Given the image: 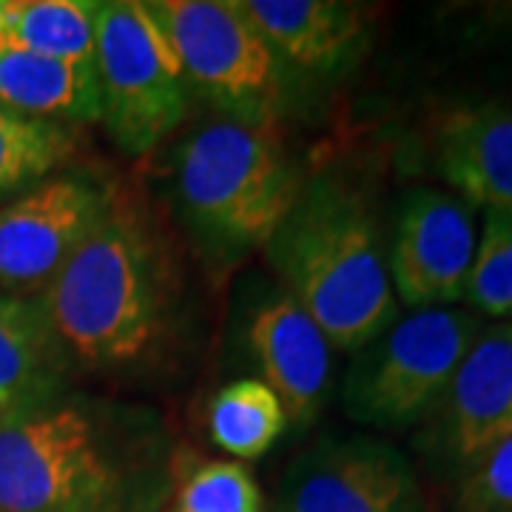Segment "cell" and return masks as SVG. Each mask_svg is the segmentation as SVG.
<instances>
[{"instance_id":"52a82bcc","label":"cell","mask_w":512,"mask_h":512,"mask_svg":"<svg viewBox=\"0 0 512 512\" xmlns=\"http://www.w3.org/2000/svg\"><path fill=\"white\" fill-rule=\"evenodd\" d=\"M185 83L228 120L271 126L282 106L285 66L239 0H151Z\"/></svg>"},{"instance_id":"30bf717a","label":"cell","mask_w":512,"mask_h":512,"mask_svg":"<svg viewBox=\"0 0 512 512\" xmlns=\"http://www.w3.org/2000/svg\"><path fill=\"white\" fill-rule=\"evenodd\" d=\"M476 242V205L441 188L407 191L387 248L396 299L413 311L464 302Z\"/></svg>"},{"instance_id":"2e32d148","label":"cell","mask_w":512,"mask_h":512,"mask_svg":"<svg viewBox=\"0 0 512 512\" xmlns=\"http://www.w3.org/2000/svg\"><path fill=\"white\" fill-rule=\"evenodd\" d=\"M0 103L40 120H100L94 63H69L0 43Z\"/></svg>"},{"instance_id":"277c9868","label":"cell","mask_w":512,"mask_h":512,"mask_svg":"<svg viewBox=\"0 0 512 512\" xmlns=\"http://www.w3.org/2000/svg\"><path fill=\"white\" fill-rule=\"evenodd\" d=\"M302 185L274 128L228 117L185 137L174 160L185 222L220 254L265 248Z\"/></svg>"},{"instance_id":"44dd1931","label":"cell","mask_w":512,"mask_h":512,"mask_svg":"<svg viewBox=\"0 0 512 512\" xmlns=\"http://www.w3.org/2000/svg\"><path fill=\"white\" fill-rule=\"evenodd\" d=\"M177 512H265V495L239 461H200L188 473L174 467Z\"/></svg>"},{"instance_id":"cb8c5ba5","label":"cell","mask_w":512,"mask_h":512,"mask_svg":"<svg viewBox=\"0 0 512 512\" xmlns=\"http://www.w3.org/2000/svg\"><path fill=\"white\" fill-rule=\"evenodd\" d=\"M510 322H512V319H510Z\"/></svg>"},{"instance_id":"9c48e42d","label":"cell","mask_w":512,"mask_h":512,"mask_svg":"<svg viewBox=\"0 0 512 512\" xmlns=\"http://www.w3.org/2000/svg\"><path fill=\"white\" fill-rule=\"evenodd\" d=\"M111 197L86 174H63L32 185L0 208V291L15 296L46 291L106 217Z\"/></svg>"},{"instance_id":"4fadbf2b","label":"cell","mask_w":512,"mask_h":512,"mask_svg":"<svg viewBox=\"0 0 512 512\" xmlns=\"http://www.w3.org/2000/svg\"><path fill=\"white\" fill-rule=\"evenodd\" d=\"M436 171L470 205L512 220V109L447 114L433 134Z\"/></svg>"},{"instance_id":"8fae6325","label":"cell","mask_w":512,"mask_h":512,"mask_svg":"<svg viewBox=\"0 0 512 512\" xmlns=\"http://www.w3.org/2000/svg\"><path fill=\"white\" fill-rule=\"evenodd\" d=\"M427 419L436 447L461 470L512 439V322L481 328Z\"/></svg>"},{"instance_id":"e0dca14e","label":"cell","mask_w":512,"mask_h":512,"mask_svg":"<svg viewBox=\"0 0 512 512\" xmlns=\"http://www.w3.org/2000/svg\"><path fill=\"white\" fill-rule=\"evenodd\" d=\"M92 0H3L0 43L69 63H94Z\"/></svg>"},{"instance_id":"7a4b0ae2","label":"cell","mask_w":512,"mask_h":512,"mask_svg":"<svg viewBox=\"0 0 512 512\" xmlns=\"http://www.w3.org/2000/svg\"><path fill=\"white\" fill-rule=\"evenodd\" d=\"M66 356L92 370L146 362L174 308L171 265L134 202L111 197L106 217L40 293Z\"/></svg>"},{"instance_id":"5b68a950","label":"cell","mask_w":512,"mask_h":512,"mask_svg":"<svg viewBox=\"0 0 512 512\" xmlns=\"http://www.w3.org/2000/svg\"><path fill=\"white\" fill-rule=\"evenodd\" d=\"M481 328V316L464 308L396 316L353 353L342 396L345 413L379 430H404L427 419Z\"/></svg>"},{"instance_id":"8992f818","label":"cell","mask_w":512,"mask_h":512,"mask_svg":"<svg viewBox=\"0 0 512 512\" xmlns=\"http://www.w3.org/2000/svg\"><path fill=\"white\" fill-rule=\"evenodd\" d=\"M94 72L100 123L111 143L140 157L180 126L188 83L177 55L140 0H103L94 9Z\"/></svg>"},{"instance_id":"9a60e30c","label":"cell","mask_w":512,"mask_h":512,"mask_svg":"<svg viewBox=\"0 0 512 512\" xmlns=\"http://www.w3.org/2000/svg\"><path fill=\"white\" fill-rule=\"evenodd\" d=\"M69 356L57 342L40 296L0 291V416L63 396Z\"/></svg>"},{"instance_id":"7402d4cb","label":"cell","mask_w":512,"mask_h":512,"mask_svg":"<svg viewBox=\"0 0 512 512\" xmlns=\"http://www.w3.org/2000/svg\"><path fill=\"white\" fill-rule=\"evenodd\" d=\"M453 512H512V439L495 444L464 470Z\"/></svg>"},{"instance_id":"3957f363","label":"cell","mask_w":512,"mask_h":512,"mask_svg":"<svg viewBox=\"0 0 512 512\" xmlns=\"http://www.w3.org/2000/svg\"><path fill=\"white\" fill-rule=\"evenodd\" d=\"M265 254L285 293L322 328L333 350H362L399 316L370 200L336 174L302 185Z\"/></svg>"},{"instance_id":"5bb4252c","label":"cell","mask_w":512,"mask_h":512,"mask_svg":"<svg viewBox=\"0 0 512 512\" xmlns=\"http://www.w3.org/2000/svg\"><path fill=\"white\" fill-rule=\"evenodd\" d=\"M282 66L330 72L348 63L365 32V12L339 0H239Z\"/></svg>"},{"instance_id":"603a6c76","label":"cell","mask_w":512,"mask_h":512,"mask_svg":"<svg viewBox=\"0 0 512 512\" xmlns=\"http://www.w3.org/2000/svg\"><path fill=\"white\" fill-rule=\"evenodd\" d=\"M0 12H3V0H0Z\"/></svg>"},{"instance_id":"ac0fdd59","label":"cell","mask_w":512,"mask_h":512,"mask_svg":"<svg viewBox=\"0 0 512 512\" xmlns=\"http://www.w3.org/2000/svg\"><path fill=\"white\" fill-rule=\"evenodd\" d=\"M288 416L276 393L259 379H239L217 393L208 410L211 441L234 458L265 456L285 433Z\"/></svg>"},{"instance_id":"ffe728a7","label":"cell","mask_w":512,"mask_h":512,"mask_svg":"<svg viewBox=\"0 0 512 512\" xmlns=\"http://www.w3.org/2000/svg\"><path fill=\"white\" fill-rule=\"evenodd\" d=\"M464 302L478 316L512 319V220L484 211Z\"/></svg>"},{"instance_id":"6da1fadb","label":"cell","mask_w":512,"mask_h":512,"mask_svg":"<svg viewBox=\"0 0 512 512\" xmlns=\"http://www.w3.org/2000/svg\"><path fill=\"white\" fill-rule=\"evenodd\" d=\"M174 461L157 419L83 396L0 416V512H163Z\"/></svg>"},{"instance_id":"d6986e66","label":"cell","mask_w":512,"mask_h":512,"mask_svg":"<svg viewBox=\"0 0 512 512\" xmlns=\"http://www.w3.org/2000/svg\"><path fill=\"white\" fill-rule=\"evenodd\" d=\"M74 137L63 123L29 117L0 103V194L29 191L72 157Z\"/></svg>"},{"instance_id":"ba28073f","label":"cell","mask_w":512,"mask_h":512,"mask_svg":"<svg viewBox=\"0 0 512 512\" xmlns=\"http://www.w3.org/2000/svg\"><path fill=\"white\" fill-rule=\"evenodd\" d=\"M274 512H427V501L399 447L350 436L319 441L293 458Z\"/></svg>"},{"instance_id":"7c38bea8","label":"cell","mask_w":512,"mask_h":512,"mask_svg":"<svg viewBox=\"0 0 512 512\" xmlns=\"http://www.w3.org/2000/svg\"><path fill=\"white\" fill-rule=\"evenodd\" d=\"M245 336L262 373L259 382L274 390L285 407L288 424H311L333 373V345L328 336L285 291L256 308Z\"/></svg>"}]
</instances>
